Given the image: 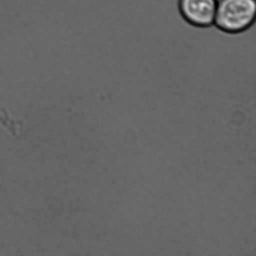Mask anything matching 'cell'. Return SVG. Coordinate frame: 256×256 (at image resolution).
Here are the masks:
<instances>
[{
	"label": "cell",
	"instance_id": "1",
	"mask_svg": "<svg viewBox=\"0 0 256 256\" xmlns=\"http://www.w3.org/2000/svg\"><path fill=\"white\" fill-rule=\"evenodd\" d=\"M256 17V0H218L214 24L226 34H241L252 26Z\"/></svg>",
	"mask_w": 256,
	"mask_h": 256
},
{
	"label": "cell",
	"instance_id": "2",
	"mask_svg": "<svg viewBox=\"0 0 256 256\" xmlns=\"http://www.w3.org/2000/svg\"><path fill=\"white\" fill-rule=\"evenodd\" d=\"M218 0H179L178 8L186 22L194 28L214 24Z\"/></svg>",
	"mask_w": 256,
	"mask_h": 256
}]
</instances>
